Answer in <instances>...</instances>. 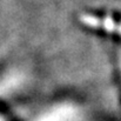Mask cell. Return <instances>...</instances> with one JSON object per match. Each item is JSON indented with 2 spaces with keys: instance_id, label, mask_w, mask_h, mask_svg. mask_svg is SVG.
<instances>
[{
  "instance_id": "cell-1",
  "label": "cell",
  "mask_w": 121,
  "mask_h": 121,
  "mask_svg": "<svg viewBox=\"0 0 121 121\" xmlns=\"http://www.w3.org/2000/svg\"><path fill=\"white\" fill-rule=\"evenodd\" d=\"M81 21L83 24H86L87 26L101 28V30L107 31V32L119 33L121 35V24L114 21L111 18H99V17H93V15H82Z\"/></svg>"
},
{
  "instance_id": "cell-2",
  "label": "cell",
  "mask_w": 121,
  "mask_h": 121,
  "mask_svg": "<svg viewBox=\"0 0 121 121\" xmlns=\"http://www.w3.org/2000/svg\"><path fill=\"white\" fill-rule=\"evenodd\" d=\"M0 121H1V120H0Z\"/></svg>"
}]
</instances>
